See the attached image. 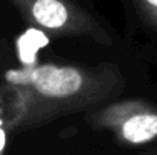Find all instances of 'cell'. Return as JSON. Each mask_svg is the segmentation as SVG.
<instances>
[{
	"mask_svg": "<svg viewBox=\"0 0 157 155\" xmlns=\"http://www.w3.org/2000/svg\"><path fill=\"white\" fill-rule=\"evenodd\" d=\"M12 94L8 131L35 128L63 116L96 106L117 94L125 79L117 64L96 65L38 64L9 70Z\"/></svg>",
	"mask_w": 157,
	"mask_h": 155,
	"instance_id": "cell-1",
	"label": "cell"
},
{
	"mask_svg": "<svg viewBox=\"0 0 157 155\" xmlns=\"http://www.w3.org/2000/svg\"><path fill=\"white\" fill-rule=\"evenodd\" d=\"M34 28L52 37L89 38L101 46H113L111 32L75 0H9Z\"/></svg>",
	"mask_w": 157,
	"mask_h": 155,
	"instance_id": "cell-2",
	"label": "cell"
},
{
	"mask_svg": "<svg viewBox=\"0 0 157 155\" xmlns=\"http://www.w3.org/2000/svg\"><path fill=\"white\" fill-rule=\"evenodd\" d=\"M87 122L113 134L122 145L142 146L157 140V105L145 99L105 103L87 116Z\"/></svg>",
	"mask_w": 157,
	"mask_h": 155,
	"instance_id": "cell-3",
	"label": "cell"
},
{
	"mask_svg": "<svg viewBox=\"0 0 157 155\" xmlns=\"http://www.w3.org/2000/svg\"><path fill=\"white\" fill-rule=\"evenodd\" d=\"M140 17L157 34V0H133Z\"/></svg>",
	"mask_w": 157,
	"mask_h": 155,
	"instance_id": "cell-4",
	"label": "cell"
},
{
	"mask_svg": "<svg viewBox=\"0 0 157 155\" xmlns=\"http://www.w3.org/2000/svg\"><path fill=\"white\" fill-rule=\"evenodd\" d=\"M139 155H157V148H151V149H148V151H145Z\"/></svg>",
	"mask_w": 157,
	"mask_h": 155,
	"instance_id": "cell-5",
	"label": "cell"
}]
</instances>
